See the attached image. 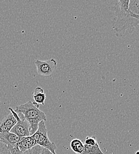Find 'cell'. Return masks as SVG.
<instances>
[{"label":"cell","instance_id":"cell-7","mask_svg":"<svg viewBox=\"0 0 139 154\" xmlns=\"http://www.w3.org/2000/svg\"><path fill=\"white\" fill-rule=\"evenodd\" d=\"M36 145V142L32 136L21 137L20 142L17 144V147L22 153L32 149Z\"/></svg>","mask_w":139,"mask_h":154},{"label":"cell","instance_id":"cell-14","mask_svg":"<svg viewBox=\"0 0 139 154\" xmlns=\"http://www.w3.org/2000/svg\"><path fill=\"white\" fill-rule=\"evenodd\" d=\"M85 144L87 145H95L98 144V143L97 141V139L95 136H87L85 140Z\"/></svg>","mask_w":139,"mask_h":154},{"label":"cell","instance_id":"cell-15","mask_svg":"<svg viewBox=\"0 0 139 154\" xmlns=\"http://www.w3.org/2000/svg\"><path fill=\"white\" fill-rule=\"evenodd\" d=\"M8 150L7 145L0 140V154H4Z\"/></svg>","mask_w":139,"mask_h":154},{"label":"cell","instance_id":"cell-8","mask_svg":"<svg viewBox=\"0 0 139 154\" xmlns=\"http://www.w3.org/2000/svg\"><path fill=\"white\" fill-rule=\"evenodd\" d=\"M21 138V137L11 133L10 132L0 133V140L6 144L7 146H13L17 144L20 142Z\"/></svg>","mask_w":139,"mask_h":154},{"label":"cell","instance_id":"cell-6","mask_svg":"<svg viewBox=\"0 0 139 154\" xmlns=\"http://www.w3.org/2000/svg\"><path fill=\"white\" fill-rule=\"evenodd\" d=\"M17 122V119L10 113L0 123V133L10 132L11 129L16 125Z\"/></svg>","mask_w":139,"mask_h":154},{"label":"cell","instance_id":"cell-4","mask_svg":"<svg viewBox=\"0 0 139 154\" xmlns=\"http://www.w3.org/2000/svg\"><path fill=\"white\" fill-rule=\"evenodd\" d=\"M8 109L17 120L16 125L11 129L10 132L20 137L30 136V125L24 118L23 116L20 113H17L11 107H9Z\"/></svg>","mask_w":139,"mask_h":154},{"label":"cell","instance_id":"cell-11","mask_svg":"<svg viewBox=\"0 0 139 154\" xmlns=\"http://www.w3.org/2000/svg\"><path fill=\"white\" fill-rule=\"evenodd\" d=\"M82 154H105L100 149L99 145H87L84 144V151Z\"/></svg>","mask_w":139,"mask_h":154},{"label":"cell","instance_id":"cell-10","mask_svg":"<svg viewBox=\"0 0 139 154\" xmlns=\"http://www.w3.org/2000/svg\"><path fill=\"white\" fill-rule=\"evenodd\" d=\"M71 148L77 154H82L84 151V144L78 139H75L71 142Z\"/></svg>","mask_w":139,"mask_h":154},{"label":"cell","instance_id":"cell-13","mask_svg":"<svg viewBox=\"0 0 139 154\" xmlns=\"http://www.w3.org/2000/svg\"><path fill=\"white\" fill-rule=\"evenodd\" d=\"M43 148L39 145H36L32 149L28 150L23 154H42Z\"/></svg>","mask_w":139,"mask_h":154},{"label":"cell","instance_id":"cell-17","mask_svg":"<svg viewBox=\"0 0 139 154\" xmlns=\"http://www.w3.org/2000/svg\"><path fill=\"white\" fill-rule=\"evenodd\" d=\"M135 154H139V150L137 151H136V152L135 153Z\"/></svg>","mask_w":139,"mask_h":154},{"label":"cell","instance_id":"cell-9","mask_svg":"<svg viewBox=\"0 0 139 154\" xmlns=\"http://www.w3.org/2000/svg\"><path fill=\"white\" fill-rule=\"evenodd\" d=\"M33 98L35 100V102L38 104L44 105V101L46 100V96L44 93V90L40 87H37L33 93Z\"/></svg>","mask_w":139,"mask_h":154},{"label":"cell","instance_id":"cell-5","mask_svg":"<svg viewBox=\"0 0 139 154\" xmlns=\"http://www.w3.org/2000/svg\"><path fill=\"white\" fill-rule=\"evenodd\" d=\"M35 65L37 69V73L43 77L52 76L56 71L57 67V62L54 59H50L47 60H36Z\"/></svg>","mask_w":139,"mask_h":154},{"label":"cell","instance_id":"cell-1","mask_svg":"<svg viewBox=\"0 0 139 154\" xmlns=\"http://www.w3.org/2000/svg\"><path fill=\"white\" fill-rule=\"evenodd\" d=\"M129 2L130 0H119L113 8L116 17L113 23V29L118 38L132 33L139 25V16L130 10Z\"/></svg>","mask_w":139,"mask_h":154},{"label":"cell","instance_id":"cell-3","mask_svg":"<svg viewBox=\"0 0 139 154\" xmlns=\"http://www.w3.org/2000/svg\"><path fill=\"white\" fill-rule=\"evenodd\" d=\"M32 136L35 139L37 145L49 150L53 154H57L56 152V146L55 143L49 140L47 136V130L44 121L40 122L38 131Z\"/></svg>","mask_w":139,"mask_h":154},{"label":"cell","instance_id":"cell-16","mask_svg":"<svg viewBox=\"0 0 139 154\" xmlns=\"http://www.w3.org/2000/svg\"><path fill=\"white\" fill-rule=\"evenodd\" d=\"M42 154H53L52 152H51L49 150L43 148V150H42Z\"/></svg>","mask_w":139,"mask_h":154},{"label":"cell","instance_id":"cell-2","mask_svg":"<svg viewBox=\"0 0 139 154\" xmlns=\"http://www.w3.org/2000/svg\"><path fill=\"white\" fill-rule=\"evenodd\" d=\"M17 113L23 116L24 118L30 125V133L32 136L36 133L39 128V125L41 121L46 120L45 113L39 109V104L35 102L29 101L24 104L16 107L15 110Z\"/></svg>","mask_w":139,"mask_h":154},{"label":"cell","instance_id":"cell-12","mask_svg":"<svg viewBox=\"0 0 139 154\" xmlns=\"http://www.w3.org/2000/svg\"><path fill=\"white\" fill-rule=\"evenodd\" d=\"M129 9L132 13L139 16V0H130Z\"/></svg>","mask_w":139,"mask_h":154}]
</instances>
